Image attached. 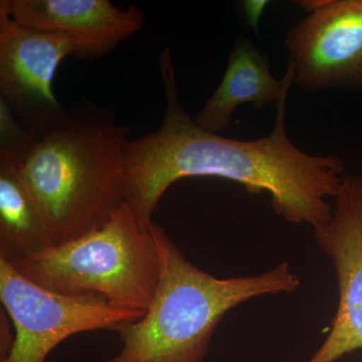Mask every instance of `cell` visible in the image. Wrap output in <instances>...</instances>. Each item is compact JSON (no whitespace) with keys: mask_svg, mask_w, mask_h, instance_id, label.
Segmentation results:
<instances>
[{"mask_svg":"<svg viewBox=\"0 0 362 362\" xmlns=\"http://www.w3.org/2000/svg\"><path fill=\"white\" fill-rule=\"evenodd\" d=\"M328 2H329V0H303V1H298V4L307 13H312L322 8Z\"/></svg>","mask_w":362,"mask_h":362,"instance_id":"14","label":"cell"},{"mask_svg":"<svg viewBox=\"0 0 362 362\" xmlns=\"http://www.w3.org/2000/svg\"><path fill=\"white\" fill-rule=\"evenodd\" d=\"M6 314V310L2 308L1 320H0V322H1V328H0V354H1V359L9 354L14 341V334Z\"/></svg>","mask_w":362,"mask_h":362,"instance_id":"12","label":"cell"},{"mask_svg":"<svg viewBox=\"0 0 362 362\" xmlns=\"http://www.w3.org/2000/svg\"><path fill=\"white\" fill-rule=\"evenodd\" d=\"M77 52L66 35L26 28L0 8V100L30 134L47 132L68 115L52 85L62 62Z\"/></svg>","mask_w":362,"mask_h":362,"instance_id":"6","label":"cell"},{"mask_svg":"<svg viewBox=\"0 0 362 362\" xmlns=\"http://www.w3.org/2000/svg\"><path fill=\"white\" fill-rule=\"evenodd\" d=\"M152 230L160 258L156 296L142 318L116 328L122 349L105 362H204L228 311L252 298L292 294L301 286L287 262L259 275L214 277L188 261L161 226L153 223Z\"/></svg>","mask_w":362,"mask_h":362,"instance_id":"3","label":"cell"},{"mask_svg":"<svg viewBox=\"0 0 362 362\" xmlns=\"http://www.w3.org/2000/svg\"><path fill=\"white\" fill-rule=\"evenodd\" d=\"M287 66L306 93L362 86V0H329L288 32Z\"/></svg>","mask_w":362,"mask_h":362,"instance_id":"7","label":"cell"},{"mask_svg":"<svg viewBox=\"0 0 362 362\" xmlns=\"http://www.w3.org/2000/svg\"><path fill=\"white\" fill-rule=\"evenodd\" d=\"M158 68L166 104L163 121L154 132L128 139L125 146L126 202L143 221L152 223L170 185L194 176L225 178L251 194L267 192L275 213L290 223H307L314 230L331 220L327 199L339 192L344 164L339 157L309 156L293 144L285 128L290 89L276 103L270 134L242 141L209 132L187 115L168 47L159 56Z\"/></svg>","mask_w":362,"mask_h":362,"instance_id":"1","label":"cell"},{"mask_svg":"<svg viewBox=\"0 0 362 362\" xmlns=\"http://www.w3.org/2000/svg\"><path fill=\"white\" fill-rule=\"evenodd\" d=\"M0 8L26 28L73 40L78 59L109 54L144 25L137 6L122 11L108 0H1Z\"/></svg>","mask_w":362,"mask_h":362,"instance_id":"9","label":"cell"},{"mask_svg":"<svg viewBox=\"0 0 362 362\" xmlns=\"http://www.w3.org/2000/svg\"><path fill=\"white\" fill-rule=\"evenodd\" d=\"M294 84L291 69L278 80L272 75L268 54H262L251 40L242 37L233 42L225 75L218 89L194 118L209 132L220 134L228 129L233 112L245 104L265 109L277 103Z\"/></svg>","mask_w":362,"mask_h":362,"instance_id":"10","label":"cell"},{"mask_svg":"<svg viewBox=\"0 0 362 362\" xmlns=\"http://www.w3.org/2000/svg\"><path fill=\"white\" fill-rule=\"evenodd\" d=\"M0 300L14 328L11 351L1 362H51L49 354L66 338L102 329L115 331L144 315L117 310L96 295L61 294L21 275L0 258Z\"/></svg>","mask_w":362,"mask_h":362,"instance_id":"5","label":"cell"},{"mask_svg":"<svg viewBox=\"0 0 362 362\" xmlns=\"http://www.w3.org/2000/svg\"><path fill=\"white\" fill-rule=\"evenodd\" d=\"M116 112L115 105L82 102L69 109L63 122L35 135L14 161L54 245L101 228L126 202L124 165L130 129L117 122Z\"/></svg>","mask_w":362,"mask_h":362,"instance_id":"2","label":"cell"},{"mask_svg":"<svg viewBox=\"0 0 362 362\" xmlns=\"http://www.w3.org/2000/svg\"><path fill=\"white\" fill-rule=\"evenodd\" d=\"M313 230L334 267L338 306L327 337L306 362H337L362 349V176L343 175L332 218Z\"/></svg>","mask_w":362,"mask_h":362,"instance_id":"8","label":"cell"},{"mask_svg":"<svg viewBox=\"0 0 362 362\" xmlns=\"http://www.w3.org/2000/svg\"><path fill=\"white\" fill-rule=\"evenodd\" d=\"M242 4L247 21H249L254 30H257L259 18L263 13L264 7L267 6L268 1H244Z\"/></svg>","mask_w":362,"mask_h":362,"instance_id":"13","label":"cell"},{"mask_svg":"<svg viewBox=\"0 0 362 362\" xmlns=\"http://www.w3.org/2000/svg\"><path fill=\"white\" fill-rule=\"evenodd\" d=\"M152 226L126 202L101 228L9 263L45 289L96 295L117 310L145 315L160 276Z\"/></svg>","mask_w":362,"mask_h":362,"instance_id":"4","label":"cell"},{"mask_svg":"<svg viewBox=\"0 0 362 362\" xmlns=\"http://www.w3.org/2000/svg\"><path fill=\"white\" fill-rule=\"evenodd\" d=\"M54 246L51 233L14 161L0 157V258H25Z\"/></svg>","mask_w":362,"mask_h":362,"instance_id":"11","label":"cell"}]
</instances>
